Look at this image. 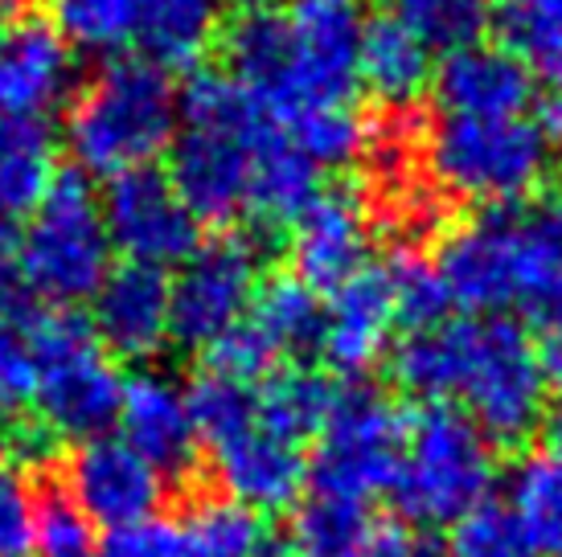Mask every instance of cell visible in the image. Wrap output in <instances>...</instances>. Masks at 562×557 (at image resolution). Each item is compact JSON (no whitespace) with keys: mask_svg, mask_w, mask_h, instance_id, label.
I'll use <instances>...</instances> for the list:
<instances>
[{"mask_svg":"<svg viewBox=\"0 0 562 557\" xmlns=\"http://www.w3.org/2000/svg\"><path fill=\"white\" fill-rule=\"evenodd\" d=\"M288 21V87L271 111L280 124L308 107H349L358 91V58L366 13L361 0H292Z\"/></svg>","mask_w":562,"mask_h":557,"instance_id":"30bf717a","label":"cell"},{"mask_svg":"<svg viewBox=\"0 0 562 557\" xmlns=\"http://www.w3.org/2000/svg\"><path fill=\"white\" fill-rule=\"evenodd\" d=\"M391 21H398L431 58L481 46L493 25V0H391Z\"/></svg>","mask_w":562,"mask_h":557,"instance_id":"f1b7e54d","label":"cell"},{"mask_svg":"<svg viewBox=\"0 0 562 557\" xmlns=\"http://www.w3.org/2000/svg\"><path fill=\"white\" fill-rule=\"evenodd\" d=\"M255 341L263 344L271 361L283 356H308L321 349V332H325V304L321 295L300 283L296 275H280L259 283V292L250 299V311L243 316Z\"/></svg>","mask_w":562,"mask_h":557,"instance_id":"44dd1931","label":"cell"},{"mask_svg":"<svg viewBox=\"0 0 562 557\" xmlns=\"http://www.w3.org/2000/svg\"><path fill=\"white\" fill-rule=\"evenodd\" d=\"M263 242L255 234H222L189 254L169 278V341L210 349L243 325L259 292Z\"/></svg>","mask_w":562,"mask_h":557,"instance_id":"8fae6325","label":"cell"},{"mask_svg":"<svg viewBox=\"0 0 562 557\" xmlns=\"http://www.w3.org/2000/svg\"><path fill=\"white\" fill-rule=\"evenodd\" d=\"M398 328L394 295L382 266H366L345 287L328 292L325 304V332H321V353L333 365V373L361 377L386 356Z\"/></svg>","mask_w":562,"mask_h":557,"instance_id":"ac0fdd59","label":"cell"},{"mask_svg":"<svg viewBox=\"0 0 562 557\" xmlns=\"http://www.w3.org/2000/svg\"><path fill=\"white\" fill-rule=\"evenodd\" d=\"M370 504L341 500V496L304 492L292 509L288 542L300 557H349L370 525Z\"/></svg>","mask_w":562,"mask_h":557,"instance_id":"f546056e","label":"cell"},{"mask_svg":"<svg viewBox=\"0 0 562 557\" xmlns=\"http://www.w3.org/2000/svg\"><path fill=\"white\" fill-rule=\"evenodd\" d=\"M448 554L452 557H542L526 542V533L505 512L501 500H484L481 509L460 516L448 537Z\"/></svg>","mask_w":562,"mask_h":557,"instance_id":"8d00e7d4","label":"cell"},{"mask_svg":"<svg viewBox=\"0 0 562 557\" xmlns=\"http://www.w3.org/2000/svg\"><path fill=\"white\" fill-rule=\"evenodd\" d=\"M349 557H419V537L403 521H370Z\"/></svg>","mask_w":562,"mask_h":557,"instance_id":"60d3db41","label":"cell"},{"mask_svg":"<svg viewBox=\"0 0 562 557\" xmlns=\"http://www.w3.org/2000/svg\"><path fill=\"white\" fill-rule=\"evenodd\" d=\"M419 557H452V554H448V545H427V542H419Z\"/></svg>","mask_w":562,"mask_h":557,"instance_id":"c3c4849f","label":"cell"},{"mask_svg":"<svg viewBox=\"0 0 562 557\" xmlns=\"http://www.w3.org/2000/svg\"><path fill=\"white\" fill-rule=\"evenodd\" d=\"M550 136L530 115H443L427 136V172L448 197L488 205L526 202L550 172Z\"/></svg>","mask_w":562,"mask_h":557,"instance_id":"ba28073f","label":"cell"},{"mask_svg":"<svg viewBox=\"0 0 562 557\" xmlns=\"http://www.w3.org/2000/svg\"><path fill=\"white\" fill-rule=\"evenodd\" d=\"M542 439H547V455L562 459V398L554 406H547V414H542Z\"/></svg>","mask_w":562,"mask_h":557,"instance_id":"7bdbcfd3","label":"cell"},{"mask_svg":"<svg viewBox=\"0 0 562 557\" xmlns=\"http://www.w3.org/2000/svg\"><path fill=\"white\" fill-rule=\"evenodd\" d=\"M99 205H103L111 250H120L124 263L165 271V266H181L202 247V221L189 214L160 169L111 177Z\"/></svg>","mask_w":562,"mask_h":557,"instance_id":"7c38bea8","label":"cell"},{"mask_svg":"<svg viewBox=\"0 0 562 557\" xmlns=\"http://www.w3.org/2000/svg\"><path fill=\"white\" fill-rule=\"evenodd\" d=\"M94 528H127L153 521L165 500V480L127 447L120 434L91 439L66 455V488Z\"/></svg>","mask_w":562,"mask_h":557,"instance_id":"4fadbf2b","label":"cell"},{"mask_svg":"<svg viewBox=\"0 0 562 557\" xmlns=\"http://www.w3.org/2000/svg\"><path fill=\"white\" fill-rule=\"evenodd\" d=\"M283 136L313 160L316 169H341L353 164L370 148V132L353 107H308L280 120Z\"/></svg>","mask_w":562,"mask_h":557,"instance_id":"d6a6232c","label":"cell"},{"mask_svg":"<svg viewBox=\"0 0 562 557\" xmlns=\"http://www.w3.org/2000/svg\"><path fill=\"white\" fill-rule=\"evenodd\" d=\"M316 197H321V169L283 136L280 124H271L255 152L247 214L267 226H292Z\"/></svg>","mask_w":562,"mask_h":557,"instance_id":"7402d4cb","label":"cell"},{"mask_svg":"<svg viewBox=\"0 0 562 557\" xmlns=\"http://www.w3.org/2000/svg\"><path fill=\"white\" fill-rule=\"evenodd\" d=\"M292 266L313 292H337L370 266V217L353 193H325L292 221Z\"/></svg>","mask_w":562,"mask_h":557,"instance_id":"2e32d148","label":"cell"},{"mask_svg":"<svg viewBox=\"0 0 562 557\" xmlns=\"http://www.w3.org/2000/svg\"><path fill=\"white\" fill-rule=\"evenodd\" d=\"M547 136H550V144L559 139L562 144V75H559V87H554V94H550V103H547Z\"/></svg>","mask_w":562,"mask_h":557,"instance_id":"ee69618b","label":"cell"},{"mask_svg":"<svg viewBox=\"0 0 562 557\" xmlns=\"http://www.w3.org/2000/svg\"><path fill=\"white\" fill-rule=\"evenodd\" d=\"M210 459H214V480H218L222 496L259 512V516L296 509V500L308 488L304 451L280 434L263 431V427H255L226 447L210 451Z\"/></svg>","mask_w":562,"mask_h":557,"instance_id":"ffe728a7","label":"cell"},{"mask_svg":"<svg viewBox=\"0 0 562 557\" xmlns=\"http://www.w3.org/2000/svg\"><path fill=\"white\" fill-rule=\"evenodd\" d=\"M75 87V54L49 21L0 30V120H46Z\"/></svg>","mask_w":562,"mask_h":557,"instance_id":"e0dca14e","label":"cell"},{"mask_svg":"<svg viewBox=\"0 0 562 557\" xmlns=\"http://www.w3.org/2000/svg\"><path fill=\"white\" fill-rule=\"evenodd\" d=\"M144 0H46L49 30L63 37L70 54L115 58L140 33Z\"/></svg>","mask_w":562,"mask_h":557,"instance_id":"83f0119b","label":"cell"},{"mask_svg":"<svg viewBox=\"0 0 562 557\" xmlns=\"http://www.w3.org/2000/svg\"><path fill=\"white\" fill-rule=\"evenodd\" d=\"M497 484V447L456 406H423L406 427L391 496L415 525H456Z\"/></svg>","mask_w":562,"mask_h":557,"instance_id":"8992f818","label":"cell"},{"mask_svg":"<svg viewBox=\"0 0 562 557\" xmlns=\"http://www.w3.org/2000/svg\"><path fill=\"white\" fill-rule=\"evenodd\" d=\"M33 389H37V365L25 341V325L0 316V410L33 402Z\"/></svg>","mask_w":562,"mask_h":557,"instance_id":"ab89813d","label":"cell"},{"mask_svg":"<svg viewBox=\"0 0 562 557\" xmlns=\"http://www.w3.org/2000/svg\"><path fill=\"white\" fill-rule=\"evenodd\" d=\"M120 439L157 471L160 480L186 476L198 464V431L189 418L186 389L169 373H132L120 398Z\"/></svg>","mask_w":562,"mask_h":557,"instance_id":"9a60e30c","label":"cell"},{"mask_svg":"<svg viewBox=\"0 0 562 557\" xmlns=\"http://www.w3.org/2000/svg\"><path fill=\"white\" fill-rule=\"evenodd\" d=\"M382 271H386V283H391L398 325L406 332H423V328H436L448 320L452 304H448L443 278H439L431 259H423L415 250H398Z\"/></svg>","mask_w":562,"mask_h":557,"instance_id":"e575fe53","label":"cell"},{"mask_svg":"<svg viewBox=\"0 0 562 557\" xmlns=\"http://www.w3.org/2000/svg\"><path fill=\"white\" fill-rule=\"evenodd\" d=\"M505 49L521 62L562 75V0H501L493 9Z\"/></svg>","mask_w":562,"mask_h":557,"instance_id":"836d02e7","label":"cell"},{"mask_svg":"<svg viewBox=\"0 0 562 557\" xmlns=\"http://www.w3.org/2000/svg\"><path fill=\"white\" fill-rule=\"evenodd\" d=\"M21 21V0H0V30Z\"/></svg>","mask_w":562,"mask_h":557,"instance_id":"bcb514c9","label":"cell"},{"mask_svg":"<svg viewBox=\"0 0 562 557\" xmlns=\"http://www.w3.org/2000/svg\"><path fill=\"white\" fill-rule=\"evenodd\" d=\"M189 418H193V431L198 443H205L210 451L226 447L243 439L247 431L259 427V410H255V386L235 382V377H222V373L202 370L186 389Z\"/></svg>","mask_w":562,"mask_h":557,"instance_id":"4dcf8cb0","label":"cell"},{"mask_svg":"<svg viewBox=\"0 0 562 557\" xmlns=\"http://www.w3.org/2000/svg\"><path fill=\"white\" fill-rule=\"evenodd\" d=\"M54 136L46 120H0V226L30 217L54 185Z\"/></svg>","mask_w":562,"mask_h":557,"instance_id":"603a6c76","label":"cell"},{"mask_svg":"<svg viewBox=\"0 0 562 557\" xmlns=\"http://www.w3.org/2000/svg\"><path fill=\"white\" fill-rule=\"evenodd\" d=\"M431 75H436L431 70V54L398 21H391V16L366 21L358 58V87H366L378 103L406 107L411 99H419L423 87L431 82Z\"/></svg>","mask_w":562,"mask_h":557,"instance_id":"cb8c5ba5","label":"cell"},{"mask_svg":"<svg viewBox=\"0 0 562 557\" xmlns=\"http://www.w3.org/2000/svg\"><path fill=\"white\" fill-rule=\"evenodd\" d=\"M436 271L452 308L472 316L517 308L542 332H562V189L456 226L439 242Z\"/></svg>","mask_w":562,"mask_h":557,"instance_id":"7a4b0ae2","label":"cell"},{"mask_svg":"<svg viewBox=\"0 0 562 557\" xmlns=\"http://www.w3.org/2000/svg\"><path fill=\"white\" fill-rule=\"evenodd\" d=\"M538 370H542L547 389H559L562 394V332H542V344H538Z\"/></svg>","mask_w":562,"mask_h":557,"instance_id":"b9f144b4","label":"cell"},{"mask_svg":"<svg viewBox=\"0 0 562 557\" xmlns=\"http://www.w3.org/2000/svg\"><path fill=\"white\" fill-rule=\"evenodd\" d=\"M177 136L169 144V177L198 221L226 226L247 214L255 152L271 132L267 115L231 75L202 70L186 82Z\"/></svg>","mask_w":562,"mask_h":557,"instance_id":"3957f363","label":"cell"},{"mask_svg":"<svg viewBox=\"0 0 562 557\" xmlns=\"http://www.w3.org/2000/svg\"><path fill=\"white\" fill-rule=\"evenodd\" d=\"M406 427L411 418L386 389H337V402L316 434V455L308 459L304 492L341 496L358 504H370L374 496L391 492L406 447Z\"/></svg>","mask_w":562,"mask_h":557,"instance_id":"9c48e42d","label":"cell"},{"mask_svg":"<svg viewBox=\"0 0 562 557\" xmlns=\"http://www.w3.org/2000/svg\"><path fill=\"white\" fill-rule=\"evenodd\" d=\"M181 99L169 70L148 58H115L75 94L66 115V148L82 177H124L153 169L169 152Z\"/></svg>","mask_w":562,"mask_h":557,"instance_id":"277c9868","label":"cell"},{"mask_svg":"<svg viewBox=\"0 0 562 557\" xmlns=\"http://www.w3.org/2000/svg\"><path fill=\"white\" fill-rule=\"evenodd\" d=\"M30 557H99V528L82 516V509L63 488L37 496Z\"/></svg>","mask_w":562,"mask_h":557,"instance_id":"d590c367","label":"cell"},{"mask_svg":"<svg viewBox=\"0 0 562 557\" xmlns=\"http://www.w3.org/2000/svg\"><path fill=\"white\" fill-rule=\"evenodd\" d=\"M13 266L33 299L58 308L99 292L111 271V238L99 193L79 169L58 172L46 202L25 217L13 247Z\"/></svg>","mask_w":562,"mask_h":557,"instance_id":"52a82bcc","label":"cell"},{"mask_svg":"<svg viewBox=\"0 0 562 557\" xmlns=\"http://www.w3.org/2000/svg\"><path fill=\"white\" fill-rule=\"evenodd\" d=\"M181 533H186L193 557H250L271 537L259 512L243 509L226 496L193 500L181 521Z\"/></svg>","mask_w":562,"mask_h":557,"instance_id":"1f68e13d","label":"cell"},{"mask_svg":"<svg viewBox=\"0 0 562 557\" xmlns=\"http://www.w3.org/2000/svg\"><path fill=\"white\" fill-rule=\"evenodd\" d=\"M333 402H337V386L328 382L325 373L308 370V365L267 373L263 382L255 386L259 427L288 439V443H296V447H304V439L321 434Z\"/></svg>","mask_w":562,"mask_h":557,"instance_id":"484cf974","label":"cell"},{"mask_svg":"<svg viewBox=\"0 0 562 557\" xmlns=\"http://www.w3.org/2000/svg\"><path fill=\"white\" fill-rule=\"evenodd\" d=\"M505 512L542 557H562V459L521 455L505 480Z\"/></svg>","mask_w":562,"mask_h":557,"instance_id":"4316f807","label":"cell"},{"mask_svg":"<svg viewBox=\"0 0 562 557\" xmlns=\"http://www.w3.org/2000/svg\"><path fill=\"white\" fill-rule=\"evenodd\" d=\"M91 332L103 353L148 361L169 344V278L140 263L111 266L91 295Z\"/></svg>","mask_w":562,"mask_h":557,"instance_id":"5bb4252c","label":"cell"},{"mask_svg":"<svg viewBox=\"0 0 562 557\" xmlns=\"http://www.w3.org/2000/svg\"><path fill=\"white\" fill-rule=\"evenodd\" d=\"M25 341L37 365L33 410L42 434L49 443L63 439L75 447L108 439L120 418L124 377L94 341L91 325L75 311H37L25 325Z\"/></svg>","mask_w":562,"mask_h":557,"instance_id":"5b68a950","label":"cell"},{"mask_svg":"<svg viewBox=\"0 0 562 557\" xmlns=\"http://www.w3.org/2000/svg\"><path fill=\"white\" fill-rule=\"evenodd\" d=\"M99 557H193L181 525L169 516H153L140 525L115 528L99 542Z\"/></svg>","mask_w":562,"mask_h":557,"instance_id":"f35d334b","label":"cell"},{"mask_svg":"<svg viewBox=\"0 0 562 557\" xmlns=\"http://www.w3.org/2000/svg\"><path fill=\"white\" fill-rule=\"evenodd\" d=\"M33 521H37V492L30 488L25 467L0 459V557L33 554Z\"/></svg>","mask_w":562,"mask_h":557,"instance_id":"74e56055","label":"cell"},{"mask_svg":"<svg viewBox=\"0 0 562 557\" xmlns=\"http://www.w3.org/2000/svg\"><path fill=\"white\" fill-rule=\"evenodd\" d=\"M222 9L226 0H144L136 33L144 58L160 70L202 62L222 33Z\"/></svg>","mask_w":562,"mask_h":557,"instance_id":"d4e9b609","label":"cell"},{"mask_svg":"<svg viewBox=\"0 0 562 557\" xmlns=\"http://www.w3.org/2000/svg\"><path fill=\"white\" fill-rule=\"evenodd\" d=\"M394 382L427 406H452L493 447L526 443L547 414V382L530 332L509 316L443 320L406 332L391 353Z\"/></svg>","mask_w":562,"mask_h":557,"instance_id":"6da1fadb","label":"cell"},{"mask_svg":"<svg viewBox=\"0 0 562 557\" xmlns=\"http://www.w3.org/2000/svg\"><path fill=\"white\" fill-rule=\"evenodd\" d=\"M443 115L514 120L533 103V70L505 46H469L448 54L431 75Z\"/></svg>","mask_w":562,"mask_h":557,"instance_id":"d6986e66","label":"cell"},{"mask_svg":"<svg viewBox=\"0 0 562 557\" xmlns=\"http://www.w3.org/2000/svg\"><path fill=\"white\" fill-rule=\"evenodd\" d=\"M250 557H300V554L292 549V542H288V537H276V533H271V537H267V542L259 545Z\"/></svg>","mask_w":562,"mask_h":557,"instance_id":"f6af8a7d","label":"cell"},{"mask_svg":"<svg viewBox=\"0 0 562 557\" xmlns=\"http://www.w3.org/2000/svg\"><path fill=\"white\" fill-rule=\"evenodd\" d=\"M13 434H16V427L4 418V410H0V455H9V447H13Z\"/></svg>","mask_w":562,"mask_h":557,"instance_id":"7dc6e473","label":"cell"}]
</instances>
